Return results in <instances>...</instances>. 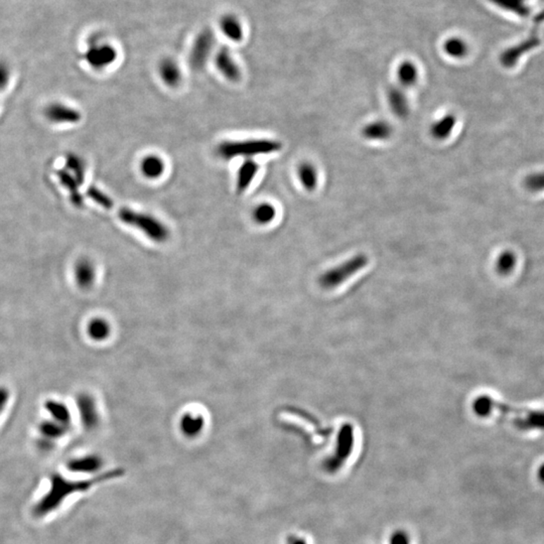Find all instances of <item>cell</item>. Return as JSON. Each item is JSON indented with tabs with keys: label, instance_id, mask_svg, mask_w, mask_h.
Here are the masks:
<instances>
[{
	"label": "cell",
	"instance_id": "cell-22",
	"mask_svg": "<svg viewBox=\"0 0 544 544\" xmlns=\"http://www.w3.org/2000/svg\"><path fill=\"white\" fill-rule=\"evenodd\" d=\"M69 428V426L51 419V421H44L43 423L39 424V433L42 435V440H48L54 444L55 440H60L67 435Z\"/></svg>",
	"mask_w": 544,
	"mask_h": 544
},
{
	"label": "cell",
	"instance_id": "cell-27",
	"mask_svg": "<svg viewBox=\"0 0 544 544\" xmlns=\"http://www.w3.org/2000/svg\"><path fill=\"white\" fill-rule=\"evenodd\" d=\"M490 1L498 8L514 13L520 18H527L530 13V8L527 6L526 0H490Z\"/></svg>",
	"mask_w": 544,
	"mask_h": 544
},
{
	"label": "cell",
	"instance_id": "cell-10",
	"mask_svg": "<svg viewBox=\"0 0 544 544\" xmlns=\"http://www.w3.org/2000/svg\"><path fill=\"white\" fill-rule=\"evenodd\" d=\"M540 39L536 35V30L525 41L504 51L500 57L501 64L506 68H511L517 64L519 58L525 54L540 46Z\"/></svg>",
	"mask_w": 544,
	"mask_h": 544
},
{
	"label": "cell",
	"instance_id": "cell-18",
	"mask_svg": "<svg viewBox=\"0 0 544 544\" xmlns=\"http://www.w3.org/2000/svg\"><path fill=\"white\" fill-rule=\"evenodd\" d=\"M96 271L94 264L87 258L79 260L75 266V280L82 290H88L95 281Z\"/></svg>",
	"mask_w": 544,
	"mask_h": 544
},
{
	"label": "cell",
	"instance_id": "cell-17",
	"mask_svg": "<svg viewBox=\"0 0 544 544\" xmlns=\"http://www.w3.org/2000/svg\"><path fill=\"white\" fill-rule=\"evenodd\" d=\"M259 165L253 159H246L237 173L236 187L239 193H243L256 178Z\"/></svg>",
	"mask_w": 544,
	"mask_h": 544
},
{
	"label": "cell",
	"instance_id": "cell-29",
	"mask_svg": "<svg viewBox=\"0 0 544 544\" xmlns=\"http://www.w3.org/2000/svg\"><path fill=\"white\" fill-rule=\"evenodd\" d=\"M398 81L403 87H412L416 83L419 72L416 65L409 61L401 63L397 71Z\"/></svg>",
	"mask_w": 544,
	"mask_h": 544
},
{
	"label": "cell",
	"instance_id": "cell-2",
	"mask_svg": "<svg viewBox=\"0 0 544 544\" xmlns=\"http://www.w3.org/2000/svg\"><path fill=\"white\" fill-rule=\"evenodd\" d=\"M480 409L485 416L499 412L502 416H513L512 423L519 431H544V410L520 409L494 400L490 396H482Z\"/></svg>",
	"mask_w": 544,
	"mask_h": 544
},
{
	"label": "cell",
	"instance_id": "cell-19",
	"mask_svg": "<svg viewBox=\"0 0 544 544\" xmlns=\"http://www.w3.org/2000/svg\"><path fill=\"white\" fill-rule=\"evenodd\" d=\"M297 177L307 192L316 191L319 183L318 170L309 161H302L297 168Z\"/></svg>",
	"mask_w": 544,
	"mask_h": 544
},
{
	"label": "cell",
	"instance_id": "cell-4",
	"mask_svg": "<svg viewBox=\"0 0 544 544\" xmlns=\"http://www.w3.org/2000/svg\"><path fill=\"white\" fill-rule=\"evenodd\" d=\"M118 217L122 223L142 232L154 242L165 243L170 238V230L165 223L149 213L122 208L119 210Z\"/></svg>",
	"mask_w": 544,
	"mask_h": 544
},
{
	"label": "cell",
	"instance_id": "cell-7",
	"mask_svg": "<svg viewBox=\"0 0 544 544\" xmlns=\"http://www.w3.org/2000/svg\"><path fill=\"white\" fill-rule=\"evenodd\" d=\"M215 35L212 30L205 29L199 32L190 51L189 62L194 71H201L207 65L214 50Z\"/></svg>",
	"mask_w": 544,
	"mask_h": 544
},
{
	"label": "cell",
	"instance_id": "cell-20",
	"mask_svg": "<svg viewBox=\"0 0 544 544\" xmlns=\"http://www.w3.org/2000/svg\"><path fill=\"white\" fill-rule=\"evenodd\" d=\"M220 29L223 35L229 39L230 41L241 42L244 37V30L242 23L236 18L235 16L226 15L223 16L220 20Z\"/></svg>",
	"mask_w": 544,
	"mask_h": 544
},
{
	"label": "cell",
	"instance_id": "cell-3",
	"mask_svg": "<svg viewBox=\"0 0 544 544\" xmlns=\"http://www.w3.org/2000/svg\"><path fill=\"white\" fill-rule=\"evenodd\" d=\"M283 147L278 140H227L218 144L216 152L223 159L236 158H253V156H262V154H271L280 152Z\"/></svg>",
	"mask_w": 544,
	"mask_h": 544
},
{
	"label": "cell",
	"instance_id": "cell-6",
	"mask_svg": "<svg viewBox=\"0 0 544 544\" xmlns=\"http://www.w3.org/2000/svg\"><path fill=\"white\" fill-rule=\"evenodd\" d=\"M368 264H369V259L365 254L360 253L355 255L343 264L325 272L320 278L321 285L326 290H333L340 287L347 280H350L352 276L364 269Z\"/></svg>",
	"mask_w": 544,
	"mask_h": 544
},
{
	"label": "cell",
	"instance_id": "cell-26",
	"mask_svg": "<svg viewBox=\"0 0 544 544\" xmlns=\"http://www.w3.org/2000/svg\"><path fill=\"white\" fill-rule=\"evenodd\" d=\"M111 328L106 320L102 318H95L91 320L87 327L88 336L94 341L101 342L109 337Z\"/></svg>",
	"mask_w": 544,
	"mask_h": 544
},
{
	"label": "cell",
	"instance_id": "cell-24",
	"mask_svg": "<svg viewBox=\"0 0 544 544\" xmlns=\"http://www.w3.org/2000/svg\"><path fill=\"white\" fill-rule=\"evenodd\" d=\"M44 408L51 414L53 421L69 426L71 424V412L65 403L61 401L48 400L44 402Z\"/></svg>",
	"mask_w": 544,
	"mask_h": 544
},
{
	"label": "cell",
	"instance_id": "cell-1",
	"mask_svg": "<svg viewBox=\"0 0 544 544\" xmlns=\"http://www.w3.org/2000/svg\"><path fill=\"white\" fill-rule=\"evenodd\" d=\"M123 470L115 469L104 474L94 476L85 480H69L63 477L61 474H54L50 480V488L48 492L37 502L32 513L37 518L46 517L58 510L67 499L72 495L84 493L92 489L96 485L106 482L123 475Z\"/></svg>",
	"mask_w": 544,
	"mask_h": 544
},
{
	"label": "cell",
	"instance_id": "cell-12",
	"mask_svg": "<svg viewBox=\"0 0 544 544\" xmlns=\"http://www.w3.org/2000/svg\"><path fill=\"white\" fill-rule=\"evenodd\" d=\"M159 78L168 88H178L183 81V73L179 64L172 58H165L159 63Z\"/></svg>",
	"mask_w": 544,
	"mask_h": 544
},
{
	"label": "cell",
	"instance_id": "cell-35",
	"mask_svg": "<svg viewBox=\"0 0 544 544\" xmlns=\"http://www.w3.org/2000/svg\"><path fill=\"white\" fill-rule=\"evenodd\" d=\"M412 539L408 531L404 529H397L389 537V544H412Z\"/></svg>",
	"mask_w": 544,
	"mask_h": 544
},
{
	"label": "cell",
	"instance_id": "cell-39",
	"mask_svg": "<svg viewBox=\"0 0 544 544\" xmlns=\"http://www.w3.org/2000/svg\"><path fill=\"white\" fill-rule=\"evenodd\" d=\"M537 478H538L539 482L541 484H544V464L543 466H539L538 471H537Z\"/></svg>",
	"mask_w": 544,
	"mask_h": 544
},
{
	"label": "cell",
	"instance_id": "cell-32",
	"mask_svg": "<svg viewBox=\"0 0 544 544\" xmlns=\"http://www.w3.org/2000/svg\"><path fill=\"white\" fill-rule=\"evenodd\" d=\"M68 168L71 170L73 177L76 179L79 184H82L85 177V163L79 156H69L67 161Z\"/></svg>",
	"mask_w": 544,
	"mask_h": 544
},
{
	"label": "cell",
	"instance_id": "cell-38",
	"mask_svg": "<svg viewBox=\"0 0 544 544\" xmlns=\"http://www.w3.org/2000/svg\"><path fill=\"white\" fill-rule=\"evenodd\" d=\"M287 544H309L308 541L304 537L299 536H292L288 537Z\"/></svg>",
	"mask_w": 544,
	"mask_h": 544
},
{
	"label": "cell",
	"instance_id": "cell-16",
	"mask_svg": "<svg viewBox=\"0 0 544 544\" xmlns=\"http://www.w3.org/2000/svg\"><path fill=\"white\" fill-rule=\"evenodd\" d=\"M392 126L388 122L376 120L366 124L361 130V135L367 140L373 142H383L392 135Z\"/></svg>",
	"mask_w": 544,
	"mask_h": 544
},
{
	"label": "cell",
	"instance_id": "cell-9",
	"mask_svg": "<svg viewBox=\"0 0 544 544\" xmlns=\"http://www.w3.org/2000/svg\"><path fill=\"white\" fill-rule=\"evenodd\" d=\"M76 404L83 426L87 430H94L99 424V412L93 396L89 393H80L76 398Z\"/></svg>",
	"mask_w": 544,
	"mask_h": 544
},
{
	"label": "cell",
	"instance_id": "cell-37",
	"mask_svg": "<svg viewBox=\"0 0 544 544\" xmlns=\"http://www.w3.org/2000/svg\"><path fill=\"white\" fill-rule=\"evenodd\" d=\"M9 79V71L6 65L0 63V89H4L8 84Z\"/></svg>",
	"mask_w": 544,
	"mask_h": 544
},
{
	"label": "cell",
	"instance_id": "cell-5",
	"mask_svg": "<svg viewBox=\"0 0 544 544\" xmlns=\"http://www.w3.org/2000/svg\"><path fill=\"white\" fill-rule=\"evenodd\" d=\"M355 447V431L350 424H344L338 433L336 447L330 457L323 461V468L326 473L336 475L351 458Z\"/></svg>",
	"mask_w": 544,
	"mask_h": 544
},
{
	"label": "cell",
	"instance_id": "cell-15",
	"mask_svg": "<svg viewBox=\"0 0 544 544\" xmlns=\"http://www.w3.org/2000/svg\"><path fill=\"white\" fill-rule=\"evenodd\" d=\"M140 172L147 180H158L166 172V163L156 154H147L140 161Z\"/></svg>",
	"mask_w": 544,
	"mask_h": 544
},
{
	"label": "cell",
	"instance_id": "cell-33",
	"mask_svg": "<svg viewBox=\"0 0 544 544\" xmlns=\"http://www.w3.org/2000/svg\"><path fill=\"white\" fill-rule=\"evenodd\" d=\"M87 194H88V197L91 200L97 203L101 207L107 209V210L113 208L114 202L111 200V198H110L109 196H107L106 194L101 192L97 187H89L88 191H87Z\"/></svg>",
	"mask_w": 544,
	"mask_h": 544
},
{
	"label": "cell",
	"instance_id": "cell-13",
	"mask_svg": "<svg viewBox=\"0 0 544 544\" xmlns=\"http://www.w3.org/2000/svg\"><path fill=\"white\" fill-rule=\"evenodd\" d=\"M103 459L97 455H87L70 459L67 463V469L73 473L94 474L98 473L102 469Z\"/></svg>",
	"mask_w": 544,
	"mask_h": 544
},
{
	"label": "cell",
	"instance_id": "cell-36",
	"mask_svg": "<svg viewBox=\"0 0 544 544\" xmlns=\"http://www.w3.org/2000/svg\"><path fill=\"white\" fill-rule=\"evenodd\" d=\"M9 396H11V393H9L8 389L4 386H0V416L8 405Z\"/></svg>",
	"mask_w": 544,
	"mask_h": 544
},
{
	"label": "cell",
	"instance_id": "cell-34",
	"mask_svg": "<svg viewBox=\"0 0 544 544\" xmlns=\"http://www.w3.org/2000/svg\"><path fill=\"white\" fill-rule=\"evenodd\" d=\"M525 187L530 192H544V172L532 173L525 179Z\"/></svg>",
	"mask_w": 544,
	"mask_h": 544
},
{
	"label": "cell",
	"instance_id": "cell-11",
	"mask_svg": "<svg viewBox=\"0 0 544 544\" xmlns=\"http://www.w3.org/2000/svg\"><path fill=\"white\" fill-rule=\"evenodd\" d=\"M216 69L229 82H238L241 79V70L237 64L231 51L226 47H222L217 51L214 57Z\"/></svg>",
	"mask_w": 544,
	"mask_h": 544
},
{
	"label": "cell",
	"instance_id": "cell-8",
	"mask_svg": "<svg viewBox=\"0 0 544 544\" xmlns=\"http://www.w3.org/2000/svg\"><path fill=\"white\" fill-rule=\"evenodd\" d=\"M84 57L93 69L102 70L113 64L117 58V51L111 44L96 41L90 44Z\"/></svg>",
	"mask_w": 544,
	"mask_h": 544
},
{
	"label": "cell",
	"instance_id": "cell-28",
	"mask_svg": "<svg viewBox=\"0 0 544 544\" xmlns=\"http://www.w3.org/2000/svg\"><path fill=\"white\" fill-rule=\"evenodd\" d=\"M276 217V209L271 203H260L253 209L252 218L258 225L271 224Z\"/></svg>",
	"mask_w": 544,
	"mask_h": 544
},
{
	"label": "cell",
	"instance_id": "cell-25",
	"mask_svg": "<svg viewBox=\"0 0 544 544\" xmlns=\"http://www.w3.org/2000/svg\"><path fill=\"white\" fill-rule=\"evenodd\" d=\"M456 123L457 118L454 114L445 115L431 125V135L437 140H447L452 135Z\"/></svg>",
	"mask_w": 544,
	"mask_h": 544
},
{
	"label": "cell",
	"instance_id": "cell-21",
	"mask_svg": "<svg viewBox=\"0 0 544 544\" xmlns=\"http://www.w3.org/2000/svg\"><path fill=\"white\" fill-rule=\"evenodd\" d=\"M47 116L51 120L65 122V123H76V122L80 121V119H81V115H80L77 110L61 104H54L50 108H48Z\"/></svg>",
	"mask_w": 544,
	"mask_h": 544
},
{
	"label": "cell",
	"instance_id": "cell-14",
	"mask_svg": "<svg viewBox=\"0 0 544 544\" xmlns=\"http://www.w3.org/2000/svg\"><path fill=\"white\" fill-rule=\"evenodd\" d=\"M387 102L398 118H407L409 115V103L407 95L398 87H390L387 91Z\"/></svg>",
	"mask_w": 544,
	"mask_h": 544
},
{
	"label": "cell",
	"instance_id": "cell-23",
	"mask_svg": "<svg viewBox=\"0 0 544 544\" xmlns=\"http://www.w3.org/2000/svg\"><path fill=\"white\" fill-rule=\"evenodd\" d=\"M180 431L187 438H196L202 433L205 426L204 417L200 414H184L180 419Z\"/></svg>",
	"mask_w": 544,
	"mask_h": 544
},
{
	"label": "cell",
	"instance_id": "cell-30",
	"mask_svg": "<svg viewBox=\"0 0 544 544\" xmlns=\"http://www.w3.org/2000/svg\"><path fill=\"white\" fill-rule=\"evenodd\" d=\"M516 261H517V258H516V255L512 251H503V252L499 255L498 258H497V272L500 273L501 276H508V274L511 273V272L513 271V269L515 268Z\"/></svg>",
	"mask_w": 544,
	"mask_h": 544
},
{
	"label": "cell",
	"instance_id": "cell-31",
	"mask_svg": "<svg viewBox=\"0 0 544 544\" xmlns=\"http://www.w3.org/2000/svg\"><path fill=\"white\" fill-rule=\"evenodd\" d=\"M445 53L452 58H461L468 54V46L465 42L459 37H452L447 39L444 44Z\"/></svg>",
	"mask_w": 544,
	"mask_h": 544
}]
</instances>
